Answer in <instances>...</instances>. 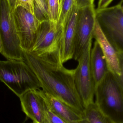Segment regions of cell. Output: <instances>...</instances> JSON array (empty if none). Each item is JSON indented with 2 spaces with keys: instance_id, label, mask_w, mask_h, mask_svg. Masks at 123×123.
Masks as SVG:
<instances>
[{
  "instance_id": "30bf717a",
  "label": "cell",
  "mask_w": 123,
  "mask_h": 123,
  "mask_svg": "<svg viewBox=\"0 0 123 123\" xmlns=\"http://www.w3.org/2000/svg\"><path fill=\"white\" fill-rule=\"evenodd\" d=\"M92 37L100 46L109 71L123 79V53H119L110 42L97 19Z\"/></svg>"
},
{
  "instance_id": "83f0119b",
  "label": "cell",
  "mask_w": 123,
  "mask_h": 123,
  "mask_svg": "<svg viewBox=\"0 0 123 123\" xmlns=\"http://www.w3.org/2000/svg\"></svg>"
},
{
  "instance_id": "7402d4cb",
  "label": "cell",
  "mask_w": 123,
  "mask_h": 123,
  "mask_svg": "<svg viewBox=\"0 0 123 123\" xmlns=\"http://www.w3.org/2000/svg\"><path fill=\"white\" fill-rule=\"evenodd\" d=\"M114 0H99L97 9L107 8Z\"/></svg>"
},
{
  "instance_id": "3957f363",
  "label": "cell",
  "mask_w": 123,
  "mask_h": 123,
  "mask_svg": "<svg viewBox=\"0 0 123 123\" xmlns=\"http://www.w3.org/2000/svg\"><path fill=\"white\" fill-rule=\"evenodd\" d=\"M0 80L19 97L27 91L41 88L37 77L23 61L0 60Z\"/></svg>"
},
{
  "instance_id": "2e32d148",
  "label": "cell",
  "mask_w": 123,
  "mask_h": 123,
  "mask_svg": "<svg viewBox=\"0 0 123 123\" xmlns=\"http://www.w3.org/2000/svg\"><path fill=\"white\" fill-rule=\"evenodd\" d=\"M34 15L40 23L49 20L47 0H33Z\"/></svg>"
},
{
  "instance_id": "d4e9b609",
  "label": "cell",
  "mask_w": 123,
  "mask_h": 123,
  "mask_svg": "<svg viewBox=\"0 0 123 123\" xmlns=\"http://www.w3.org/2000/svg\"><path fill=\"white\" fill-rule=\"evenodd\" d=\"M64 0H60V3L61 7V4H62V3H63V1Z\"/></svg>"
},
{
  "instance_id": "52a82bcc",
  "label": "cell",
  "mask_w": 123,
  "mask_h": 123,
  "mask_svg": "<svg viewBox=\"0 0 123 123\" xmlns=\"http://www.w3.org/2000/svg\"><path fill=\"white\" fill-rule=\"evenodd\" d=\"M63 27L50 20L41 22L31 52L39 57L56 54Z\"/></svg>"
},
{
  "instance_id": "44dd1931",
  "label": "cell",
  "mask_w": 123,
  "mask_h": 123,
  "mask_svg": "<svg viewBox=\"0 0 123 123\" xmlns=\"http://www.w3.org/2000/svg\"><path fill=\"white\" fill-rule=\"evenodd\" d=\"M95 0H74V3L79 8L94 5Z\"/></svg>"
},
{
  "instance_id": "484cf974",
  "label": "cell",
  "mask_w": 123,
  "mask_h": 123,
  "mask_svg": "<svg viewBox=\"0 0 123 123\" xmlns=\"http://www.w3.org/2000/svg\"></svg>"
},
{
  "instance_id": "277c9868",
  "label": "cell",
  "mask_w": 123,
  "mask_h": 123,
  "mask_svg": "<svg viewBox=\"0 0 123 123\" xmlns=\"http://www.w3.org/2000/svg\"><path fill=\"white\" fill-rule=\"evenodd\" d=\"M0 37L2 54L7 60L24 61L23 50L7 0L0 1Z\"/></svg>"
},
{
  "instance_id": "ba28073f",
  "label": "cell",
  "mask_w": 123,
  "mask_h": 123,
  "mask_svg": "<svg viewBox=\"0 0 123 123\" xmlns=\"http://www.w3.org/2000/svg\"><path fill=\"white\" fill-rule=\"evenodd\" d=\"M96 18L94 5L79 8L74 39L73 59L77 61L91 40Z\"/></svg>"
},
{
  "instance_id": "e0dca14e",
  "label": "cell",
  "mask_w": 123,
  "mask_h": 123,
  "mask_svg": "<svg viewBox=\"0 0 123 123\" xmlns=\"http://www.w3.org/2000/svg\"><path fill=\"white\" fill-rule=\"evenodd\" d=\"M74 4V0H64L61 7L58 24L64 26L69 18Z\"/></svg>"
},
{
  "instance_id": "9a60e30c",
  "label": "cell",
  "mask_w": 123,
  "mask_h": 123,
  "mask_svg": "<svg viewBox=\"0 0 123 123\" xmlns=\"http://www.w3.org/2000/svg\"><path fill=\"white\" fill-rule=\"evenodd\" d=\"M78 123H113V122L100 110L94 102L84 108Z\"/></svg>"
},
{
  "instance_id": "5bb4252c",
  "label": "cell",
  "mask_w": 123,
  "mask_h": 123,
  "mask_svg": "<svg viewBox=\"0 0 123 123\" xmlns=\"http://www.w3.org/2000/svg\"><path fill=\"white\" fill-rule=\"evenodd\" d=\"M90 65L95 89L109 71L104 56L96 40L91 49Z\"/></svg>"
},
{
  "instance_id": "603a6c76",
  "label": "cell",
  "mask_w": 123,
  "mask_h": 123,
  "mask_svg": "<svg viewBox=\"0 0 123 123\" xmlns=\"http://www.w3.org/2000/svg\"><path fill=\"white\" fill-rule=\"evenodd\" d=\"M7 1L11 8V10L13 12L16 8L17 0H7Z\"/></svg>"
},
{
  "instance_id": "4fadbf2b",
  "label": "cell",
  "mask_w": 123,
  "mask_h": 123,
  "mask_svg": "<svg viewBox=\"0 0 123 123\" xmlns=\"http://www.w3.org/2000/svg\"><path fill=\"white\" fill-rule=\"evenodd\" d=\"M42 91L45 103L51 112L67 123H78L82 116L68 104Z\"/></svg>"
},
{
  "instance_id": "ac0fdd59",
  "label": "cell",
  "mask_w": 123,
  "mask_h": 123,
  "mask_svg": "<svg viewBox=\"0 0 123 123\" xmlns=\"http://www.w3.org/2000/svg\"><path fill=\"white\" fill-rule=\"evenodd\" d=\"M47 3L49 20L58 23L61 10L60 0H47Z\"/></svg>"
},
{
  "instance_id": "4316f807",
  "label": "cell",
  "mask_w": 123,
  "mask_h": 123,
  "mask_svg": "<svg viewBox=\"0 0 123 123\" xmlns=\"http://www.w3.org/2000/svg\"><path fill=\"white\" fill-rule=\"evenodd\" d=\"M34 123V122H32V123Z\"/></svg>"
},
{
  "instance_id": "9c48e42d",
  "label": "cell",
  "mask_w": 123,
  "mask_h": 123,
  "mask_svg": "<svg viewBox=\"0 0 123 123\" xmlns=\"http://www.w3.org/2000/svg\"><path fill=\"white\" fill-rule=\"evenodd\" d=\"M12 13L21 48L31 52L40 23L34 14L22 6L16 7Z\"/></svg>"
},
{
  "instance_id": "ffe728a7",
  "label": "cell",
  "mask_w": 123,
  "mask_h": 123,
  "mask_svg": "<svg viewBox=\"0 0 123 123\" xmlns=\"http://www.w3.org/2000/svg\"><path fill=\"white\" fill-rule=\"evenodd\" d=\"M18 6L24 7L31 13L34 14L33 0H17L16 8Z\"/></svg>"
},
{
  "instance_id": "cb8c5ba5",
  "label": "cell",
  "mask_w": 123,
  "mask_h": 123,
  "mask_svg": "<svg viewBox=\"0 0 123 123\" xmlns=\"http://www.w3.org/2000/svg\"><path fill=\"white\" fill-rule=\"evenodd\" d=\"M2 50V44L1 39L0 37V53H1Z\"/></svg>"
},
{
  "instance_id": "7c38bea8",
  "label": "cell",
  "mask_w": 123,
  "mask_h": 123,
  "mask_svg": "<svg viewBox=\"0 0 123 123\" xmlns=\"http://www.w3.org/2000/svg\"><path fill=\"white\" fill-rule=\"evenodd\" d=\"M22 110L32 122L44 123L45 103L42 90H31L19 97Z\"/></svg>"
},
{
  "instance_id": "8fae6325",
  "label": "cell",
  "mask_w": 123,
  "mask_h": 123,
  "mask_svg": "<svg viewBox=\"0 0 123 123\" xmlns=\"http://www.w3.org/2000/svg\"><path fill=\"white\" fill-rule=\"evenodd\" d=\"M79 8L74 4L69 18L63 27L56 53L59 64H64L73 59L74 39Z\"/></svg>"
},
{
  "instance_id": "7a4b0ae2",
  "label": "cell",
  "mask_w": 123,
  "mask_h": 123,
  "mask_svg": "<svg viewBox=\"0 0 123 123\" xmlns=\"http://www.w3.org/2000/svg\"><path fill=\"white\" fill-rule=\"evenodd\" d=\"M98 108L113 123H123V79L109 71L95 90Z\"/></svg>"
},
{
  "instance_id": "d6986e66",
  "label": "cell",
  "mask_w": 123,
  "mask_h": 123,
  "mask_svg": "<svg viewBox=\"0 0 123 123\" xmlns=\"http://www.w3.org/2000/svg\"><path fill=\"white\" fill-rule=\"evenodd\" d=\"M44 123H67L53 113L45 103Z\"/></svg>"
},
{
  "instance_id": "5b68a950",
  "label": "cell",
  "mask_w": 123,
  "mask_h": 123,
  "mask_svg": "<svg viewBox=\"0 0 123 123\" xmlns=\"http://www.w3.org/2000/svg\"><path fill=\"white\" fill-rule=\"evenodd\" d=\"M96 18L111 44L123 53V0L114 6L95 9Z\"/></svg>"
},
{
  "instance_id": "8992f818",
  "label": "cell",
  "mask_w": 123,
  "mask_h": 123,
  "mask_svg": "<svg viewBox=\"0 0 123 123\" xmlns=\"http://www.w3.org/2000/svg\"><path fill=\"white\" fill-rule=\"evenodd\" d=\"M92 43V39L77 61L78 65L75 69V84L84 108L94 102L95 88L90 65Z\"/></svg>"
},
{
  "instance_id": "6da1fadb",
  "label": "cell",
  "mask_w": 123,
  "mask_h": 123,
  "mask_svg": "<svg viewBox=\"0 0 123 123\" xmlns=\"http://www.w3.org/2000/svg\"><path fill=\"white\" fill-rule=\"evenodd\" d=\"M24 61L38 79L42 90L83 114L84 108L74 80V69L59 64L56 55L39 57L23 50Z\"/></svg>"
}]
</instances>
